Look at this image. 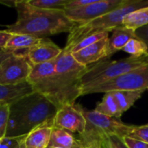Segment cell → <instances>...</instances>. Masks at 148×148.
Listing matches in <instances>:
<instances>
[{
	"mask_svg": "<svg viewBox=\"0 0 148 148\" xmlns=\"http://www.w3.org/2000/svg\"><path fill=\"white\" fill-rule=\"evenodd\" d=\"M16 21L6 26L11 34H27L38 38L70 32L77 24L69 19L63 10H44L29 5L27 0H16Z\"/></svg>",
	"mask_w": 148,
	"mask_h": 148,
	"instance_id": "6da1fadb",
	"label": "cell"
},
{
	"mask_svg": "<svg viewBox=\"0 0 148 148\" xmlns=\"http://www.w3.org/2000/svg\"><path fill=\"white\" fill-rule=\"evenodd\" d=\"M58 108L41 94L27 95L10 105L5 136H25L37 126L54 120Z\"/></svg>",
	"mask_w": 148,
	"mask_h": 148,
	"instance_id": "7a4b0ae2",
	"label": "cell"
},
{
	"mask_svg": "<svg viewBox=\"0 0 148 148\" xmlns=\"http://www.w3.org/2000/svg\"><path fill=\"white\" fill-rule=\"evenodd\" d=\"M88 69L79 64L70 52L62 49L55 66L58 108L66 104H75V101L81 97V80Z\"/></svg>",
	"mask_w": 148,
	"mask_h": 148,
	"instance_id": "3957f363",
	"label": "cell"
},
{
	"mask_svg": "<svg viewBox=\"0 0 148 148\" xmlns=\"http://www.w3.org/2000/svg\"><path fill=\"white\" fill-rule=\"evenodd\" d=\"M148 6V0H126L119 8L90 22L76 24L69 33L67 43L63 48L67 51L84 37L98 32H112L123 23L124 18L131 12Z\"/></svg>",
	"mask_w": 148,
	"mask_h": 148,
	"instance_id": "277c9868",
	"label": "cell"
},
{
	"mask_svg": "<svg viewBox=\"0 0 148 148\" xmlns=\"http://www.w3.org/2000/svg\"><path fill=\"white\" fill-rule=\"evenodd\" d=\"M148 64V56L143 57L129 56L117 61L105 58L88 67L81 80V94L115 77Z\"/></svg>",
	"mask_w": 148,
	"mask_h": 148,
	"instance_id": "5b68a950",
	"label": "cell"
},
{
	"mask_svg": "<svg viewBox=\"0 0 148 148\" xmlns=\"http://www.w3.org/2000/svg\"><path fill=\"white\" fill-rule=\"evenodd\" d=\"M80 109L86 120V131L82 135L99 138L102 135L128 136L134 126L122 122L120 119L101 114L95 110H88L80 105Z\"/></svg>",
	"mask_w": 148,
	"mask_h": 148,
	"instance_id": "8992f818",
	"label": "cell"
},
{
	"mask_svg": "<svg viewBox=\"0 0 148 148\" xmlns=\"http://www.w3.org/2000/svg\"><path fill=\"white\" fill-rule=\"evenodd\" d=\"M147 91L148 90V64L115 77L108 82L84 91L82 96L90 94L114 91Z\"/></svg>",
	"mask_w": 148,
	"mask_h": 148,
	"instance_id": "52a82bcc",
	"label": "cell"
},
{
	"mask_svg": "<svg viewBox=\"0 0 148 148\" xmlns=\"http://www.w3.org/2000/svg\"><path fill=\"white\" fill-rule=\"evenodd\" d=\"M27 51L16 52L0 63V85L12 86L28 82L32 64Z\"/></svg>",
	"mask_w": 148,
	"mask_h": 148,
	"instance_id": "ba28073f",
	"label": "cell"
},
{
	"mask_svg": "<svg viewBox=\"0 0 148 148\" xmlns=\"http://www.w3.org/2000/svg\"><path fill=\"white\" fill-rule=\"evenodd\" d=\"M56 60L38 65H32L28 82L34 92L45 96L58 108L55 82Z\"/></svg>",
	"mask_w": 148,
	"mask_h": 148,
	"instance_id": "9c48e42d",
	"label": "cell"
},
{
	"mask_svg": "<svg viewBox=\"0 0 148 148\" xmlns=\"http://www.w3.org/2000/svg\"><path fill=\"white\" fill-rule=\"evenodd\" d=\"M126 0H95L92 4L77 9H64L66 16L77 24L99 18L121 6Z\"/></svg>",
	"mask_w": 148,
	"mask_h": 148,
	"instance_id": "30bf717a",
	"label": "cell"
},
{
	"mask_svg": "<svg viewBox=\"0 0 148 148\" xmlns=\"http://www.w3.org/2000/svg\"><path fill=\"white\" fill-rule=\"evenodd\" d=\"M87 122L78 104H66L58 108L54 118V127L61 128L80 135L86 131Z\"/></svg>",
	"mask_w": 148,
	"mask_h": 148,
	"instance_id": "8fae6325",
	"label": "cell"
},
{
	"mask_svg": "<svg viewBox=\"0 0 148 148\" xmlns=\"http://www.w3.org/2000/svg\"><path fill=\"white\" fill-rule=\"evenodd\" d=\"M71 54L79 64L84 67H89L105 58L110 57L108 50V38L101 40Z\"/></svg>",
	"mask_w": 148,
	"mask_h": 148,
	"instance_id": "7c38bea8",
	"label": "cell"
},
{
	"mask_svg": "<svg viewBox=\"0 0 148 148\" xmlns=\"http://www.w3.org/2000/svg\"><path fill=\"white\" fill-rule=\"evenodd\" d=\"M62 52L58 45L49 38H42L27 51V56L32 65H38L56 60Z\"/></svg>",
	"mask_w": 148,
	"mask_h": 148,
	"instance_id": "4fadbf2b",
	"label": "cell"
},
{
	"mask_svg": "<svg viewBox=\"0 0 148 148\" xmlns=\"http://www.w3.org/2000/svg\"><path fill=\"white\" fill-rule=\"evenodd\" d=\"M54 127V120L42 123L31 130L23 140L25 148H47L49 147L52 130Z\"/></svg>",
	"mask_w": 148,
	"mask_h": 148,
	"instance_id": "5bb4252c",
	"label": "cell"
},
{
	"mask_svg": "<svg viewBox=\"0 0 148 148\" xmlns=\"http://www.w3.org/2000/svg\"><path fill=\"white\" fill-rule=\"evenodd\" d=\"M33 92L34 90L29 82L12 86L0 85V106L11 105L22 97Z\"/></svg>",
	"mask_w": 148,
	"mask_h": 148,
	"instance_id": "9a60e30c",
	"label": "cell"
},
{
	"mask_svg": "<svg viewBox=\"0 0 148 148\" xmlns=\"http://www.w3.org/2000/svg\"><path fill=\"white\" fill-rule=\"evenodd\" d=\"M137 38L135 30L120 26L112 31V35L108 37V50L109 56L122 50L126 44L132 39Z\"/></svg>",
	"mask_w": 148,
	"mask_h": 148,
	"instance_id": "2e32d148",
	"label": "cell"
},
{
	"mask_svg": "<svg viewBox=\"0 0 148 148\" xmlns=\"http://www.w3.org/2000/svg\"><path fill=\"white\" fill-rule=\"evenodd\" d=\"M48 147L82 148V144L72 133L61 128L53 127Z\"/></svg>",
	"mask_w": 148,
	"mask_h": 148,
	"instance_id": "e0dca14e",
	"label": "cell"
},
{
	"mask_svg": "<svg viewBox=\"0 0 148 148\" xmlns=\"http://www.w3.org/2000/svg\"><path fill=\"white\" fill-rule=\"evenodd\" d=\"M42 38L27 34H11L4 49L8 51H27L36 45Z\"/></svg>",
	"mask_w": 148,
	"mask_h": 148,
	"instance_id": "ac0fdd59",
	"label": "cell"
},
{
	"mask_svg": "<svg viewBox=\"0 0 148 148\" xmlns=\"http://www.w3.org/2000/svg\"><path fill=\"white\" fill-rule=\"evenodd\" d=\"M121 114L127 112L139 99L144 91H114L112 92Z\"/></svg>",
	"mask_w": 148,
	"mask_h": 148,
	"instance_id": "d6986e66",
	"label": "cell"
},
{
	"mask_svg": "<svg viewBox=\"0 0 148 148\" xmlns=\"http://www.w3.org/2000/svg\"><path fill=\"white\" fill-rule=\"evenodd\" d=\"M94 110L101 114L112 118L119 119L122 115L119 110V108L112 92L105 93L102 97V100L97 103Z\"/></svg>",
	"mask_w": 148,
	"mask_h": 148,
	"instance_id": "ffe728a7",
	"label": "cell"
},
{
	"mask_svg": "<svg viewBox=\"0 0 148 148\" xmlns=\"http://www.w3.org/2000/svg\"><path fill=\"white\" fill-rule=\"evenodd\" d=\"M148 24V6L139 9L128 14L123 20L122 26L131 29H137Z\"/></svg>",
	"mask_w": 148,
	"mask_h": 148,
	"instance_id": "44dd1931",
	"label": "cell"
},
{
	"mask_svg": "<svg viewBox=\"0 0 148 148\" xmlns=\"http://www.w3.org/2000/svg\"><path fill=\"white\" fill-rule=\"evenodd\" d=\"M122 50L133 57L139 58L148 56V48L147 44L138 37L130 40Z\"/></svg>",
	"mask_w": 148,
	"mask_h": 148,
	"instance_id": "7402d4cb",
	"label": "cell"
},
{
	"mask_svg": "<svg viewBox=\"0 0 148 148\" xmlns=\"http://www.w3.org/2000/svg\"><path fill=\"white\" fill-rule=\"evenodd\" d=\"M69 0H27L35 8L44 10H63Z\"/></svg>",
	"mask_w": 148,
	"mask_h": 148,
	"instance_id": "603a6c76",
	"label": "cell"
},
{
	"mask_svg": "<svg viewBox=\"0 0 148 148\" xmlns=\"http://www.w3.org/2000/svg\"><path fill=\"white\" fill-rule=\"evenodd\" d=\"M109 37V32H98V33H94L92 35H89L86 37H84L83 39H82L77 44H75L71 49H70V53L78 51L83 48H86L91 44H94L101 40L106 39Z\"/></svg>",
	"mask_w": 148,
	"mask_h": 148,
	"instance_id": "cb8c5ba5",
	"label": "cell"
},
{
	"mask_svg": "<svg viewBox=\"0 0 148 148\" xmlns=\"http://www.w3.org/2000/svg\"><path fill=\"white\" fill-rule=\"evenodd\" d=\"M98 139L101 143L102 148H128L123 140V137L119 135H102Z\"/></svg>",
	"mask_w": 148,
	"mask_h": 148,
	"instance_id": "d4e9b609",
	"label": "cell"
},
{
	"mask_svg": "<svg viewBox=\"0 0 148 148\" xmlns=\"http://www.w3.org/2000/svg\"><path fill=\"white\" fill-rule=\"evenodd\" d=\"M10 105H1L0 106V139L5 137L9 118H10Z\"/></svg>",
	"mask_w": 148,
	"mask_h": 148,
	"instance_id": "484cf974",
	"label": "cell"
},
{
	"mask_svg": "<svg viewBox=\"0 0 148 148\" xmlns=\"http://www.w3.org/2000/svg\"><path fill=\"white\" fill-rule=\"evenodd\" d=\"M128 136L148 143V123L142 126H134V128Z\"/></svg>",
	"mask_w": 148,
	"mask_h": 148,
	"instance_id": "4316f807",
	"label": "cell"
},
{
	"mask_svg": "<svg viewBox=\"0 0 148 148\" xmlns=\"http://www.w3.org/2000/svg\"><path fill=\"white\" fill-rule=\"evenodd\" d=\"M25 136L21 137H3L0 139V148H17L24 140Z\"/></svg>",
	"mask_w": 148,
	"mask_h": 148,
	"instance_id": "83f0119b",
	"label": "cell"
},
{
	"mask_svg": "<svg viewBox=\"0 0 148 148\" xmlns=\"http://www.w3.org/2000/svg\"><path fill=\"white\" fill-rule=\"evenodd\" d=\"M79 140L82 144V148H102L101 143L98 138L88 135H80Z\"/></svg>",
	"mask_w": 148,
	"mask_h": 148,
	"instance_id": "f1b7e54d",
	"label": "cell"
},
{
	"mask_svg": "<svg viewBox=\"0 0 148 148\" xmlns=\"http://www.w3.org/2000/svg\"><path fill=\"white\" fill-rule=\"evenodd\" d=\"M123 140L128 148H148V143L131 138L129 136L123 137Z\"/></svg>",
	"mask_w": 148,
	"mask_h": 148,
	"instance_id": "f546056e",
	"label": "cell"
},
{
	"mask_svg": "<svg viewBox=\"0 0 148 148\" xmlns=\"http://www.w3.org/2000/svg\"><path fill=\"white\" fill-rule=\"evenodd\" d=\"M135 34L139 39L147 44L148 48V24L135 29Z\"/></svg>",
	"mask_w": 148,
	"mask_h": 148,
	"instance_id": "4dcf8cb0",
	"label": "cell"
},
{
	"mask_svg": "<svg viewBox=\"0 0 148 148\" xmlns=\"http://www.w3.org/2000/svg\"><path fill=\"white\" fill-rule=\"evenodd\" d=\"M11 36V33L8 32L7 30H0V50L4 49V47Z\"/></svg>",
	"mask_w": 148,
	"mask_h": 148,
	"instance_id": "1f68e13d",
	"label": "cell"
},
{
	"mask_svg": "<svg viewBox=\"0 0 148 148\" xmlns=\"http://www.w3.org/2000/svg\"><path fill=\"white\" fill-rule=\"evenodd\" d=\"M14 53H16V52H15V51H8V50H6V49H1V50H0V63H1L5 58H7L8 56H11V55L14 54Z\"/></svg>",
	"mask_w": 148,
	"mask_h": 148,
	"instance_id": "d6a6232c",
	"label": "cell"
},
{
	"mask_svg": "<svg viewBox=\"0 0 148 148\" xmlns=\"http://www.w3.org/2000/svg\"><path fill=\"white\" fill-rule=\"evenodd\" d=\"M17 148H25V147H24L23 144L22 143V144H21V145H20V146H19V147H17Z\"/></svg>",
	"mask_w": 148,
	"mask_h": 148,
	"instance_id": "836d02e7",
	"label": "cell"
},
{
	"mask_svg": "<svg viewBox=\"0 0 148 148\" xmlns=\"http://www.w3.org/2000/svg\"><path fill=\"white\" fill-rule=\"evenodd\" d=\"M47 148H59V147H47Z\"/></svg>",
	"mask_w": 148,
	"mask_h": 148,
	"instance_id": "e575fe53",
	"label": "cell"
}]
</instances>
